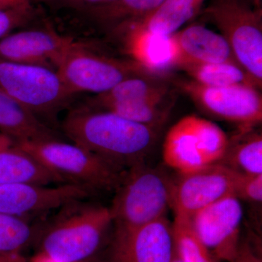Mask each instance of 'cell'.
<instances>
[{
  "label": "cell",
  "mask_w": 262,
  "mask_h": 262,
  "mask_svg": "<svg viewBox=\"0 0 262 262\" xmlns=\"http://www.w3.org/2000/svg\"><path fill=\"white\" fill-rule=\"evenodd\" d=\"M74 144L119 167L144 163L157 140V130L101 110H77L63 124Z\"/></svg>",
  "instance_id": "obj_1"
},
{
  "label": "cell",
  "mask_w": 262,
  "mask_h": 262,
  "mask_svg": "<svg viewBox=\"0 0 262 262\" xmlns=\"http://www.w3.org/2000/svg\"><path fill=\"white\" fill-rule=\"evenodd\" d=\"M172 182L160 169L144 163L123 174L110 207L115 233L127 232L166 217Z\"/></svg>",
  "instance_id": "obj_2"
},
{
  "label": "cell",
  "mask_w": 262,
  "mask_h": 262,
  "mask_svg": "<svg viewBox=\"0 0 262 262\" xmlns=\"http://www.w3.org/2000/svg\"><path fill=\"white\" fill-rule=\"evenodd\" d=\"M202 13L219 29L238 64L261 89V8L246 0H212Z\"/></svg>",
  "instance_id": "obj_3"
},
{
  "label": "cell",
  "mask_w": 262,
  "mask_h": 262,
  "mask_svg": "<svg viewBox=\"0 0 262 262\" xmlns=\"http://www.w3.org/2000/svg\"><path fill=\"white\" fill-rule=\"evenodd\" d=\"M13 145L32 155L66 182L70 180L89 189L117 188L123 176L120 167L74 143L51 139Z\"/></svg>",
  "instance_id": "obj_4"
},
{
  "label": "cell",
  "mask_w": 262,
  "mask_h": 262,
  "mask_svg": "<svg viewBox=\"0 0 262 262\" xmlns=\"http://www.w3.org/2000/svg\"><path fill=\"white\" fill-rule=\"evenodd\" d=\"M113 223L110 208H84L59 221L46 232L39 253L56 262H81L98 251Z\"/></svg>",
  "instance_id": "obj_5"
},
{
  "label": "cell",
  "mask_w": 262,
  "mask_h": 262,
  "mask_svg": "<svg viewBox=\"0 0 262 262\" xmlns=\"http://www.w3.org/2000/svg\"><path fill=\"white\" fill-rule=\"evenodd\" d=\"M0 91L39 118L53 115L72 96L57 70L1 59Z\"/></svg>",
  "instance_id": "obj_6"
},
{
  "label": "cell",
  "mask_w": 262,
  "mask_h": 262,
  "mask_svg": "<svg viewBox=\"0 0 262 262\" xmlns=\"http://www.w3.org/2000/svg\"><path fill=\"white\" fill-rule=\"evenodd\" d=\"M57 72L72 96L82 92L104 94L129 77L151 76L131 60L97 54L78 42L67 53Z\"/></svg>",
  "instance_id": "obj_7"
},
{
  "label": "cell",
  "mask_w": 262,
  "mask_h": 262,
  "mask_svg": "<svg viewBox=\"0 0 262 262\" xmlns=\"http://www.w3.org/2000/svg\"><path fill=\"white\" fill-rule=\"evenodd\" d=\"M176 85L203 111L234 124L239 130H251L262 121L261 94L254 86L211 87L192 80H177Z\"/></svg>",
  "instance_id": "obj_8"
},
{
  "label": "cell",
  "mask_w": 262,
  "mask_h": 262,
  "mask_svg": "<svg viewBox=\"0 0 262 262\" xmlns=\"http://www.w3.org/2000/svg\"><path fill=\"white\" fill-rule=\"evenodd\" d=\"M237 173L221 163L211 164L172 182L170 208L175 216L190 219L196 212L234 194Z\"/></svg>",
  "instance_id": "obj_9"
},
{
  "label": "cell",
  "mask_w": 262,
  "mask_h": 262,
  "mask_svg": "<svg viewBox=\"0 0 262 262\" xmlns=\"http://www.w3.org/2000/svg\"><path fill=\"white\" fill-rule=\"evenodd\" d=\"M244 219L241 201L232 194L212 203L190 218L198 237L220 262H230L237 254Z\"/></svg>",
  "instance_id": "obj_10"
},
{
  "label": "cell",
  "mask_w": 262,
  "mask_h": 262,
  "mask_svg": "<svg viewBox=\"0 0 262 262\" xmlns=\"http://www.w3.org/2000/svg\"><path fill=\"white\" fill-rule=\"evenodd\" d=\"M89 194V188L75 183L58 187L25 183L0 184V213L24 218L72 204Z\"/></svg>",
  "instance_id": "obj_11"
},
{
  "label": "cell",
  "mask_w": 262,
  "mask_h": 262,
  "mask_svg": "<svg viewBox=\"0 0 262 262\" xmlns=\"http://www.w3.org/2000/svg\"><path fill=\"white\" fill-rule=\"evenodd\" d=\"M75 43L51 29L20 31L0 39V59L57 70Z\"/></svg>",
  "instance_id": "obj_12"
},
{
  "label": "cell",
  "mask_w": 262,
  "mask_h": 262,
  "mask_svg": "<svg viewBox=\"0 0 262 262\" xmlns=\"http://www.w3.org/2000/svg\"><path fill=\"white\" fill-rule=\"evenodd\" d=\"M172 223L166 217L139 228L115 233L110 262H170Z\"/></svg>",
  "instance_id": "obj_13"
},
{
  "label": "cell",
  "mask_w": 262,
  "mask_h": 262,
  "mask_svg": "<svg viewBox=\"0 0 262 262\" xmlns=\"http://www.w3.org/2000/svg\"><path fill=\"white\" fill-rule=\"evenodd\" d=\"M117 32L123 34L124 47L130 60L150 75L161 78L178 70L181 54L173 34L161 35L133 26Z\"/></svg>",
  "instance_id": "obj_14"
},
{
  "label": "cell",
  "mask_w": 262,
  "mask_h": 262,
  "mask_svg": "<svg viewBox=\"0 0 262 262\" xmlns=\"http://www.w3.org/2000/svg\"><path fill=\"white\" fill-rule=\"evenodd\" d=\"M173 36L180 51L179 67L189 63H237L223 36L204 26L192 24Z\"/></svg>",
  "instance_id": "obj_15"
},
{
  "label": "cell",
  "mask_w": 262,
  "mask_h": 262,
  "mask_svg": "<svg viewBox=\"0 0 262 262\" xmlns=\"http://www.w3.org/2000/svg\"><path fill=\"white\" fill-rule=\"evenodd\" d=\"M163 158L179 174L192 173L209 165L202 153L193 115L183 117L170 127L164 140Z\"/></svg>",
  "instance_id": "obj_16"
},
{
  "label": "cell",
  "mask_w": 262,
  "mask_h": 262,
  "mask_svg": "<svg viewBox=\"0 0 262 262\" xmlns=\"http://www.w3.org/2000/svg\"><path fill=\"white\" fill-rule=\"evenodd\" d=\"M0 132L13 144L58 139L56 132L32 111L0 91Z\"/></svg>",
  "instance_id": "obj_17"
},
{
  "label": "cell",
  "mask_w": 262,
  "mask_h": 262,
  "mask_svg": "<svg viewBox=\"0 0 262 262\" xmlns=\"http://www.w3.org/2000/svg\"><path fill=\"white\" fill-rule=\"evenodd\" d=\"M65 182L61 177L16 146L0 149V184L25 183L48 186Z\"/></svg>",
  "instance_id": "obj_18"
},
{
  "label": "cell",
  "mask_w": 262,
  "mask_h": 262,
  "mask_svg": "<svg viewBox=\"0 0 262 262\" xmlns=\"http://www.w3.org/2000/svg\"><path fill=\"white\" fill-rule=\"evenodd\" d=\"M206 1L163 0L145 16L125 27L133 26L155 34L173 35L184 24L201 13Z\"/></svg>",
  "instance_id": "obj_19"
},
{
  "label": "cell",
  "mask_w": 262,
  "mask_h": 262,
  "mask_svg": "<svg viewBox=\"0 0 262 262\" xmlns=\"http://www.w3.org/2000/svg\"><path fill=\"white\" fill-rule=\"evenodd\" d=\"M236 173L262 175V136L251 130H239L229 139L225 157L220 163Z\"/></svg>",
  "instance_id": "obj_20"
},
{
  "label": "cell",
  "mask_w": 262,
  "mask_h": 262,
  "mask_svg": "<svg viewBox=\"0 0 262 262\" xmlns=\"http://www.w3.org/2000/svg\"><path fill=\"white\" fill-rule=\"evenodd\" d=\"M163 0H114L84 13L99 27L117 32L145 16Z\"/></svg>",
  "instance_id": "obj_21"
},
{
  "label": "cell",
  "mask_w": 262,
  "mask_h": 262,
  "mask_svg": "<svg viewBox=\"0 0 262 262\" xmlns=\"http://www.w3.org/2000/svg\"><path fill=\"white\" fill-rule=\"evenodd\" d=\"M168 93V84L160 77L136 76L121 81L104 94L96 95L92 103L103 108L111 103L161 97Z\"/></svg>",
  "instance_id": "obj_22"
},
{
  "label": "cell",
  "mask_w": 262,
  "mask_h": 262,
  "mask_svg": "<svg viewBox=\"0 0 262 262\" xmlns=\"http://www.w3.org/2000/svg\"><path fill=\"white\" fill-rule=\"evenodd\" d=\"M190 80L203 85L224 87L236 84H248L261 88L236 62L220 63H189L179 67Z\"/></svg>",
  "instance_id": "obj_23"
},
{
  "label": "cell",
  "mask_w": 262,
  "mask_h": 262,
  "mask_svg": "<svg viewBox=\"0 0 262 262\" xmlns=\"http://www.w3.org/2000/svg\"><path fill=\"white\" fill-rule=\"evenodd\" d=\"M167 96L111 103L102 110L116 114L131 121L158 129L168 117L169 108L165 102Z\"/></svg>",
  "instance_id": "obj_24"
},
{
  "label": "cell",
  "mask_w": 262,
  "mask_h": 262,
  "mask_svg": "<svg viewBox=\"0 0 262 262\" xmlns=\"http://www.w3.org/2000/svg\"><path fill=\"white\" fill-rule=\"evenodd\" d=\"M173 248L182 262H220L193 229L190 219L175 216L172 222Z\"/></svg>",
  "instance_id": "obj_25"
},
{
  "label": "cell",
  "mask_w": 262,
  "mask_h": 262,
  "mask_svg": "<svg viewBox=\"0 0 262 262\" xmlns=\"http://www.w3.org/2000/svg\"><path fill=\"white\" fill-rule=\"evenodd\" d=\"M202 153L208 165L220 163L228 148L229 138L214 122L193 115Z\"/></svg>",
  "instance_id": "obj_26"
},
{
  "label": "cell",
  "mask_w": 262,
  "mask_h": 262,
  "mask_svg": "<svg viewBox=\"0 0 262 262\" xmlns=\"http://www.w3.org/2000/svg\"><path fill=\"white\" fill-rule=\"evenodd\" d=\"M32 235V227L24 218L0 213V252L20 253Z\"/></svg>",
  "instance_id": "obj_27"
},
{
  "label": "cell",
  "mask_w": 262,
  "mask_h": 262,
  "mask_svg": "<svg viewBox=\"0 0 262 262\" xmlns=\"http://www.w3.org/2000/svg\"><path fill=\"white\" fill-rule=\"evenodd\" d=\"M33 13L34 10L31 1L0 9V39L10 34L14 29L28 23L32 18Z\"/></svg>",
  "instance_id": "obj_28"
},
{
  "label": "cell",
  "mask_w": 262,
  "mask_h": 262,
  "mask_svg": "<svg viewBox=\"0 0 262 262\" xmlns=\"http://www.w3.org/2000/svg\"><path fill=\"white\" fill-rule=\"evenodd\" d=\"M234 193L239 201L261 204L262 175H245L237 173Z\"/></svg>",
  "instance_id": "obj_29"
},
{
  "label": "cell",
  "mask_w": 262,
  "mask_h": 262,
  "mask_svg": "<svg viewBox=\"0 0 262 262\" xmlns=\"http://www.w3.org/2000/svg\"><path fill=\"white\" fill-rule=\"evenodd\" d=\"M113 1L114 0H59L57 3L71 9L85 13Z\"/></svg>",
  "instance_id": "obj_30"
},
{
  "label": "cell",
  "mask_w": 262,
  "mask_h": 262,
  "mask_svg": "<svg viewBox=\"0 0 262 262\" xmlns=\"http://www.w3.org/2000/svg\"><path fill=\"white\" fill-rule=\"evenodd\" d=\"M0 262H27V259L20 253L0 252Z\"/></svg>",
  "instance_id": "obj_31"
},
{
  "label": "cell",
  "mask_w": 262,
  "mask_h": 262,
  "mask_svg": "<svg viewBox=\"0 0 262 262\" xmlns=\"http://www.w3.org/2000/svg\"><path fill=\"white\" fill-rule=\"evenodd\" d=\"M230 262H251V258L246 250L242 248H239L235 257Z\"/></svg>",
  "instance_id": "obj_32"
},
{
  "label": "cell",
  "mask_w": 262,
  "mask_h": 262,
  "mask_svg": "<svg viewBox=\"0 0 262 262\" xmlns=\"http://www.w3.org/2000/svg\"><path fill=\"white\" fill-rule=\"evenodd\" d=\"M31 0H0V9L9 8L11 7L17 6Z\"/></svg>",
  "instance_id": "obj_33"
},
{
  "label": "cell",
  "mask_w": 262,
  "mask_h": 262,
  "mask_svg": "<svg viewBox=\"0 0 262 262\" xmlns=\"http://www.w3.org/2000/svg\"><path fill=\"white\" fill-rule=\"evenodd\" d=\"M12 145H13V141L0 133V149H5Z\"/></svg>",
  "instance_id": "obj_34"
},
{
  "label": "cell",
  "mask_w": 262,
  "mask_h": 262,
  "mask_svg": "<svg viewBox=\"0 0 262 262\" xmlns=\"http://www.w3.org/2000/svg\"><path fill=\"white\" fill-rule=\"evenodd\" d=\"M33 262H56L53 261V260L50 259L49 258L46 257L43 255L39 253L37 257L34 258V261Z\"/></svg>",
  "instance_id": "obj_35"
},
{
  "label": "cell",
  "mask_w": 262,
  "mask_h": 262,
  "mask_svg": "<svg viewBox=\"0 0 262 262\" xmlns=\"http://www.w3.org/2000/svg\"><path fill=\"white\" fill-rule=\"evenodd\" d=\"M170 262H182L181 260L179 259L178 256H177V255L176 254L175 251L173 252V258H172Z\"/></svg>",
  "instance_id": "obj_36"
},
{
  "label": "cell",
  "mask_w": 262,
  "mask_h": 262,
  "mask_svg": "<svg viewBox=\"0 0 262 262\" xmlns=\"http://www.w3.org/2000/svg\"><path fill=\"white\" fill-rule=\"evenodd\" d=\"M34 1H37V2H58L59 0H34Z\"/></svg>",
  "instance_id": "obj_37"
}]
</instances>
